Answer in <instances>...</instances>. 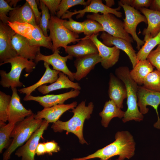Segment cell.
Instances as JSON below:
<instances>
[{"label":"cell","instance_id":"obj_1","mask_svg":"<svg viewBox=\"0 0 160 160\" xmlns=\"http://www.w3.org/2000/svg\"><path fill=\"white\" fill-rule=\"evenodd\" d=\"M115 140L94 153L87 156L74 158L71 160H87L99 158L100 160H108L111 157L118 155V160L128 159L135 154V142L130 133L127 131L117 132L115 136Z\"/></svg>","mask_w":160,"mask_h":160},{"label":"cell","instance_id":"obj_2","mask_svg":"<svg viewBox=\"0 0 160 160\" xmlns=\"http://www.w3.org/2000/svg\"><path fill=\"white\" fill-rule=\"evenodd\" d=\"M85 102V101H81L72 109L73 115L69 120L66 121L58 120L53 123L51 128L53 131L55 132H61L63 131H66L67 134L70 132L73 133L78 138L79 142L81 144H88L84 138L83 127L85 119L90 118L94 105L92 102H90L87 106H86Z\"/></svg>","mask_w":160,"mask_h":160},{"label":"cell","instance_id":"obj_3","mask_svg":"<svg viewBox=\"0 0 160 160\" xmlns=\"http://www.w3.org/2000/svg\"><path fill=\"white\" fill-rule=\"evenodd\" d=\"M129 73V68L127 66L120 67L115 71L116 77L124 83L127 92V109L122 119L124 123L132 120L140 122L144 118L137 105L138 86L131 78Z\"/></svg>","mask_w":160,"mask_h":160},{"label":"cell","instance_id":"obj_4","mask_svg":"<svg viewBox=\"0 0 160 160\" xmlns=\"http://www.w3.org/2000/svg\"><path fill=\"white\" fill-rule=\"evenodd\" d=\"M34 116L33 113L15 124L10 135V138H13V140L3 155V160L9 159L12 153L26 143L41 126L44 120L36 119Z\"/></svg>","mask_w":160,"mask_h":160},{"label":"cell","instance_id":"obj_5","mask_svg":"<svg viewBox=\"0 0 160 160\" xmlns=\"http://www.w3.org/2000/svg\"><path fill=\"white\" fill-rule=\"evenodd\" d=\"M7 63L11 64L10 71L7 73L4 70L0 71V84L4 88H17L23 86V84L20 81L23 70L25 69L27 72L30 73L33 71L36 65V63L33 60L19 56L6 60L0 64V65Z\"/></svg>","mask_w":160,"mask_h":160},{"label":"cell","instance_id":"obj_6","mask_svg":"<svg viewBox=\"0 0 160 160\" xmlns=\"http://www.w3.org/2000/svg\"><path fill=\"white\" fill-rule=\"evenodd\" d=\"M64 21L56 16L51 15L48 29L50 31L49 36L52 41L53 52L60 47L65 49L69 44H75L84 38H79L78 34L67 28L63 24Z\"/></svg>","mask_w":160,"mask_h":160},{"label":"cell","instance_id":"obj_7","mask_svg":"<svg viewBox=\"0 0 160 160\" xmlns=\"http://www.w3.org/2000/svg\"><path fill=\"white\" fill-rule=\"evenodd\" d=\"M88 19L95 20L103 26L104 31L115 37L124 39L130 42H133V39L124 29V22L112 14H88Z\"/></svg>","mask_w":160,"mask_h":160},{"label":"cell","instance_id":"obj_8","mask_svg":"<svg viewBox=\"0 0 160 160\" xmlns=\"http://www.w3.org/2000/svg\"><path fill=\"white\" fill-rule=\"evenodd\" d=\"M118 3L119 6L123 8L125 14V17L124 20V29L128 33L132 35L133 39L137 43V48L140 50V47L143 46L145 42L137 36L136 33V28L137 25L141 22L147 23V19L145 16L142 15L134 8L119 2Z\"/></svg>","mask_w":160,"mask_h":160},{"label":"cell","instance_id":"obj_9","mask_svg":"<svg viewBox=\"0 0 160 160\" xmlns=\"http://www.w3.org/2000/svg\"><path fill=\"white\" fill-rule=\"evenodd\" d=\"M137 96V105L140 107V111L143 114L148 113L149 109L148 105L152 106L155 110L157 116V121L153 124L154 127L160 129V118L158 108L160 104V92L152 91L144 87L138 86Z\"/></svg>","mask_w":160,"mask_h":160},{"label":"cell","instance_id":"obj_10","mask_svg":"<svg viewBox=\"0 0 160 160\" xmlns=\"http://www.w3.org/2000/svg\"><path fill=\"white\" fill-rule=\"evenodd\" d=\"M49 124L44 119L40 127L32 134L25 144L19 148L15 155L18 157H21V160H35V156L37 147Z\"/></svg>","mask_w":160,"mask_h":160},{"label":"cell","instance_id":"obj_11","mask_svg":"<svg viewBox=\"0 0 160 160\" xmlns=\"http://www.w3.org/2000/svg\"><path fill=\"white\" fill-rule=\"evenodd\" d=\"M16 33L8 24L0 21V64L18 56L12 43V37Z\"/></svg>","mask_w":160,"mask_h":160},{"label":"cell","instance_id":"obj_12","mask_svg":"<svg viewBox=\"0 0 160 160\" xmlns=\"http://www.w3.org/2000/svg\"><path fill=\"white\" fill-rule=\"evenodd\" d=\"M59 48L55 50L53 53L50 55H46L39 52L34 60L36 63L42 61L45 62L53 67V69L64 73L68 76L69 79L73 81L75 80L73 72H71L67 66L66 62L68 59L71 60L73 57L68 55L63 57L59 54Z\"/></svg>","mask_w":160,"mask_h":160},{"label":"cell","instance_id":"obj_13","mask_svg":"<svg viewBox=\"0 0 160 160\" xmlns=\"http://www.w3.org/2000/svg\"><path fill=\"white\" fill-rule=\"evenodd\" d=\"M121 8L120 6L115 8H110L104 4L102 3V0H92L89 4L85 7L84 9L78 11L75 10L73 12L68 11L61 18L62 19H68L74 15L78 14L76 18L79 19L82 17L87 12H92L93 14H98L100 12L104 14L110 13L117 17H122V13L119 11Z\"/></svg>","mask_w":160,"mask_h":160},{"label":"cell","instance_id":"obj_14","mask_svg":"<svg viewBox=\"0 0 160 160\" xmlns=\"http://www.w3.org/2000/svg\"><path fill=\"white\" fill-rule=\"evenodd\" d=\"M99 33L93 34L89 38L96 46L101 57V65L103 68L108 69L112 67L118 61L120 49L115 46L109 47L104 44L97 38Z\"/></svg>","mask_w":160,"mask_h":160},{"label":"cell","instance_id":"obj_15","mask_svg":"<svg viewBox=\"0 0 160 160\" xmlns=\"http://www.w3.org/2000/svg\"><path fill=\"white\" fill-rule=\"evenodd\" d=\"M11 88L12 94L8 110V121L9 123L16 124L33 113L31 109H26L22 104L17 88Z\"/></svg>","mask_w":160,"mask_h":160},{"label":"cell","instance_id":"obj_16","mask_svg":"<svg viewBox=\"0 0 160 160\" xmlns=\"http://www.w3.org/2000/svg\"><path fill=\"white\" fill-rule=\"evenodd\" d=\"M80 90H71L68 92L57 95L47 94L43 96H25L23 98L25 101H34L37 102L43 107L48 108L64 104L66 100L76 97L79 95Z\"/></svg>","mask_w":160,"mask_h":160},{"label":"cell","instance_id":"obj_17","mask_svg":"<svg viewBox=\"0 0 160 160\" xmlns=\"http://www.w3.org/2000/svg\"><path fill=\"white\" fill-rule=\"evenodd\" d=\"M102 59L99 53L76 58L74 61L76 71L73 72L75 80L79 81L85 77Z\"/></svg>","mask_w":160,"mask_h":160},{"label":"cell","instance_id":"obj_18","mask_svg":"<svg viewBox=\"0 0 160 160\" xmlns=\"http://www.w3.org/2000/svg\"><path fill=\"white\" fill-rule=\"evenodd\" d=\"M100 38L102 42L106 46L111 47L113 45L124 52L128 56L132 63V68L137 63V55L131 43L121 38L113 36L105 31H103Z\"/></svg>","mask_w":160,"mask_h":160},{"label":"cell","instance_id":"obj_19","mask_svg":"<svg viewBox=\"0 0 160 160\" xmlns=\"http://www.w3.org/2000/svg\"><path fill=\"white\" fill-rule=\"evenodd\" d=\"M12 43L18 56L30 60H34L40 52V47L31 46L27 38L16 33L12 37Z\"/></svg>","mask_w":160,"mask_h":160},{"label":"cell","instance_id":"obj_20","mask_svg":"<svg viewBox=\"0 0 160 160\" xmlns=\"http://www.w3.org/2000/svg\"><path fill=\"white\" fill-rule=\"evenodd\" d=\"M77 104V102L73 101L69 104H58L50 107L44 108L35 114L34 117L36 119H44L49 123H55L64 113L76 107Z\"/></svg>","mask_w":160,"mask_h":160},{"label":"cell","instance_id":"obj_21","mask_svg":"<svg viewBox=\"0 0 160 160\" xmlns=\"http://www.w3.org/2000/svg\"><path fill=\"white\" fill-rule=\"evenodd\" d=\"M139 10L145 17L148 24L143 32L145 35L143 41L145 42L155 36L160 31V11L145 7Z\"/></svg>","mask_w":160,"mask_h":160},{"label":"cell","instance_id":"obj_22","mask_svg":"<svg viewBox=\"0 0 160 160\" xmlns=\"http://www.w3.org/2000/svg\"><path fill=\"white\" fill-rule=\"evenodd\" d=\"M89 37L86 36L76 44L68 46L65 49V52L76 58L98 53L96 46Z\"/></svg>","mask_w":160,"mask_h":160},{"label":"cell","instance_id":"obj_23","mask_svg":"<svg viewBox=\"0 0 160 160\" xmlns=\"http://www.w3.org/2000/svg\"><path fill=\"white\" fill-rule=\"evenodd\" d=\"M109 77L108 89L109 97L118 107L122 108L124 100L127 98V96L126 87L112 73H110Z\"/></svg>","mask_w":160,"mask_h":160},{"label":"cell","instance_id":"obj_24","mask_svg":"<svg viewBox=\"0 0 160 160\" xmlns=\"http://www.w3.org/2000/svg\"><path fill=\"white\" fill-rule=\"evenodd\" d=\"M9 22L28 23L34 26L37 25L33 12L29 4L26 1L23 6L15 7L9 13Z\"/></svg>","mask_w":160,"mask_h":160},{"label":"cell","instance_id":"obj_25","mask_svg":"<svg viewBox=\"0 0 160 160\" xmlns=\"http://www.w3.org/2000/svg\"><path fill=\"white\" fill-rule=\"evenodd\" d=\"M72 88L80 90L81 88L79 84L71 81L68 76L60 72L57 80L49 85H42L37 89L39 92L44 95L47 94L53 91L65 88Z\"/></svg>","mask_w":160,"mask_h":160},{"label":"cell","instance_id":"obj_26","mask_svg":"<svg viewBox=\"0 0 160 160\" xmlns=\"http://www.w3.org/2000/svg\"><path fill=\"white\" fill-rule=\"evenodd\" d=\"M49 65L47 63L44 62V65L46 70L41 78L34 84L19 89L18 91L20 93L25 94V96H30L33 91L47 83L51 84L55 81L58 78L60 71L51 69Z\"/></svg>","mask_w":160,"mask_h":160},{"label":"cell","instance_id":"obj_27","mask_svg":"<svg viewBox=\"0 0 160 160\" xmlns=\"http://www.w3.org/2000/svg\"><path fill=\"white\" fill-rule=\"evenodd\" d=\"M124 114L125 112L118 107L113 101L110 100L105 103L103 110L99 115L102 118V125L106 128L113 118L116 117L123 118Z\"/></svg>","mask_w":160,"mask_h":160},{"label":"cell","instance_id":"obj_28","mask_svg":"<svg viewBox=\"0 0 160 160\" xmlns=\"http://www.w3.org/2000/svg\"><path fill=\"white\" fill-rule=\"evenodd\" d=\"M153 66L148 60H140L130 71L132 79L138 84H143L145 77L153 71Z\"/></svg>","mask_w":160,"mask_h":160},{"label":"cell","instance_id":"obj_29","mask_svg":"<svg viewBox=\"0 0 160 160\" xmlns=\"http://www.w3.org/2000/svg\"><path fill=\"white\" fill-rule=\"evenodd\" d=\"M34 26L32 33V39H28L31 46L43 47L52 50V43L49 36H46L39 25Z\"/></svg>","mask_w":160,"mask_h":160},{"label":"cell","instance_id":"obj_30","mask_svg":"<svg viewBox=\"0 0 160 160\" xmlns=\"http://www.w3.org/2000/svg\"><path fill=\"white\" fill-rule=\"evenodd\" d=\"M159 44H160V31L155 36L145 42L143 45L136 54L137 62L140 60H146L153 49Z\"/></svg>","mask_w":160,"mask_h":160},{"label":"cell","instance_id":"obj_31","mask_svg":"<svg viewBox=\"0 0 160 160\" xmlns=\"http://www.w3.org/2000/svg\"><path fill=\"white\" fill-rule=\"evenodd\" d=\"M8 25L17 34L29 40L32 39V33L34 26L28 23H20L17 22L8 21Z\"/></svg>","mask_w":160,"mask_h":160},{"label":"cell","instance_id":"obj_32","mask_svg":"<svg viewBox=\"0 0 160 160\" xmlns=\"http://www.w3.org/2000/svg\"><path fill=\"white\" fill-rule=\"evenodd\" d=\"M143 87L148 89L160 92V71H153L145 77Z\"/></svg>","mask_w":160,"mask_h":160},{"label":"cell","instance_id":"obj_33","mask_svg":"<svg viewBox=\"0 0 160 160\" xmlns=\"http://www.w3.org/2000/svg\"><path fill=\"white\" fill-rule=\"evenodd\" d=\"M15 124L8 123L0 128V153L10 145V135Z\"/></svg>","mask_w":160,"mask_h":160},{"label":"cell","instance_id":"obj_34","mask_svg":"<svg viewBox=\"0 0 160 160\" xmlns=\"http://www.w3.org/2000/svg\"><path fill=\"white\" fill-rule=\"evenodd\" d=\"M91 0L85 1L84 0H62L59 5L56 16L60 18L70 8L78 5L87 6L89 5Z\"/></svg>","mask_w":160,"mask_h":160},{"label":"cell","instance_id":"obj_35","mask_svg":"<svg viewBox=\"0 0 160 160\" xmlns=\"http://www.w3.org/2000/svg\"><path fill=\"white\" fill-rule=\"evenodd\" d=\"M11 97L0 91V122L5 123L8 121V110Z\"/></svg>","mask_w":160,"mask_h":160},{"label":"cell","instance_id":"obj_36","mask_svg":"<svg viewBox=\"0 0 160 160\" xmlns=\"http://www.w3.org/2000/svg\"><path fill=\"white\" fill-rule=\"evenodd\" d=\"M84 34L90 37L94 34L98 33L100 31H104L101 25L98 22L90 19L86 20L83 22Z\"/></svg>","mask_w":160,"mask_h":160},{"label":"cell","instance_id":"obj_37","mask_svg":"<svg viewBox=\"0 0 160 160\" xmlns=\"http://www.w3.org/2000/svg\"><path fill=\"white\" fill-rule=\"evenodd\" d=\"M40 8L41 11V17L39 26L46 36H48L47 29L48 28L49 21L51 15L49 12L48 8L41 0H39Z\"/></svg>","mask_w":160,"mask_h":160},{"label":"cell","instance_id":"obj_38","mask_svg":"<svg viewBox=\"0 0 160 160\" xmlns=\"http://www.w3.org/2000/svg\"><path fill=\"white\" fill-rule=\"evenodd\" d=\"M68 20H64V25L72 32L79 34L84 32L83 22L76 21L72 17L68 18Z\"/></svg>","mask_w":160,"mask_h":160},{"label":"cell","instance_id":"obj_39","mask_svg":"<svg viewBox=\"0 0 160 160\" xmlns=\"http://www.w3.org/2000/svg\"><path fill=\"white\" fill-rule=\"evenodd\" d=\"M15 8L11 7L4 0H0V19L3 23L8 24L9 17L7 16L8 12L15 9Z\"/></svg>","mask_w":160,"mask_h":160},{"label":"cell","instance_id":"obj_40","mask_svg":"<svg viewBox=\"0 0 160 160\" xmlns=\"http://www.w3.org/2000/svg\"><path fill=\"white\" fill-rule=\"evenodd\" d=\"M152 0H121L118 2L129 5L136 9L150 6Z\"/></svg>","mask_w":160,"mask_h":160},{"label":"cell","instance_id":"obj_41","mask_svg":"<svg viewBox=\"0 0 160 160\" xmlns=\"http://www.w3.org/2000/svg\"><path fill=\"white\" fill-rule=\"evenodd\" d=\"M147 58L153 66L160 71V44L158 45L156 49L150 52Z\"/></svg>","mask_w":160,"mask_h":160},{"label":"cell","instance_id":"obj_42","mask_svg":"<svg viewBox=\"0 0 160 160\" xmlns=\"http://www.w3.org/2000/svg\"><path fill=\"white\" fill-rule=\"evenodd\" d=\"M50 11L51 15H57L60 0H41Z\"/></svg>","mask_w":160,"mask_h":160},{"label":"cell","instance_id":"obj_43","mask_svg":"<svg viewBox=\"0 0 160 160\" xmlns=\"http://www.w3.org/2000/svg\"><path fill=\"white\" fill-rule=\"evenodd\" d=\"M29 4L34 14L37 25H39L41 19V12L39 11L37 4L35 0H26Z\"/></svg>","mask_w":160,"mask_h":160},{"label":"cell","instance_id":"obj_44","mask_svg":"<svg viewBox=\"0 0 160 160\" xmlns=\"http://www.w3.org/2000/svg\"><path fill=\"white\" fill-rule=\"evenodd\" d=\"M46 153L52 155L53 153L57 152L60 150V147L54 141L44 143Z\"/></svg>","mask_w":160,"mask_h":160},{"label":"cell","instance_id":"obj_45","mask_svg":"<svg viewBox=\"0 0 160 160\" xmlns=\"http://www.w3.org/2000/svg\"><path fill=\"white\" fill-rule=\"evenodd\" d=\"M36 154L38 156L41 155L46 153L44 143H39L37 147Z\"/></svg>","mask_w":160,"mask_h":160},{"label":"cell","instance_id":"obj_46","mask_svg":"<svg viewBox=\"0 0 160 160\" xmlns=\"http://www.w3.org/2000/svg\"><path fill=\"white\" fill-rule=\"evenodd\" d=\"M150 9L160 11V0H152L150 5Z\"/></svg>","mask_w":160,"mask_h":160},{"label":"cell","instance_id":"obj_47","mask_svg":"<svg viewBox=\"0 0 160 160\" xmlns=\"http://www.w3.org/2000/svg\"><path fill=\"white\" fill-rule=\"evenodd\" d=\"M20 1L18 0H6V1L8 3H9V4L11 7H12L13 6L14 8H15L16 7V5L17 3Z\"/></svg>","mask_w":160,"mask_h":160},{"label":"cell","instance_id":"obj_48","mask_svg":"<svg viewBox=\"0 0 160 160\" xmlns=\"http://www.w3.org/2000/svg\"><path fill=\"white\" fill-rule=\"evenodd\" d=\"M106 5L108 7L111 8L112 6L115 4L114 0H105Z\"/></svg>","mask_w":160,"mask_h":160},{"label":"cell","instance_id":"obj_49","mask_svg":"<svg viewBox=\"0 0 160 160\" xmlns=\"http://www.w3.org/2000/svg\"><path fill=\"white\" fill-rule=\"evenodd\" d=\"M109 160H112L111 159H110ZM116 160H118L117 159H116Z\"/></svg>","mask_w":160,"mask_h":160}]
</instances>
